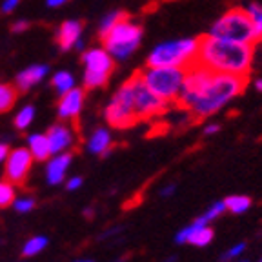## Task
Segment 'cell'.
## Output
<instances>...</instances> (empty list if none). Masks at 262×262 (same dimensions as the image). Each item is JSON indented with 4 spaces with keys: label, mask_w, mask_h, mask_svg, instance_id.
<instances>
[{
    "label": "cell",
    "mask_w": 262,
    "mask_h": 262,
    "mask_svg": "<svg viewBox=\"0 0 262 262\" xmlns=\"http://www.w3.org/2000/svg\"><path fill=\"white\" fill-rule=\"evenodd\" d=\"M213 237H215V231L208 224L199 226L193 222V224L186 226L184 229H180L175 237V242H179V244L189 242V244L196 246V248H204V246H208L213 241Z\"/></svg>",
    "instance_id": "obj_11"
},
{
    "label": "cell",
    "mask_w": 262,
    "mask_h": 262,
    "mask_svg": "<svg viewBox=\"0 0 262 262\" xmlns=\"http://www.w3.org/2000/svg\"><path fill=\"white\" fill-rule=\"evenodd\" d=\"M18 4V0H4V4H2V13H11L13 9L16 8Z\"/></svg>",
    "instance_id": "obj_32"
},
{
    "label": "cell",
    "mask_w": 262,
    "mask_h": 262,
    "mask_svg": "<svg viewBox=\"0 0 262 262\" xmlns=\"http://www.w3.org/2000/svg\"><path fill=\"white\" fill-rule=\"evenodd\" d=\"M255 57V46L242 42L204 35L199 38L195 53V64L215 73H229L248 77Z\"/></svg>",
    "instance_id": "obj_2"
},
{
    "label": "cell",
    "mask_w": 262,
    "mask_h": 262,
    "mask_svg": "<svg viewBox=\"0 0 262 262\" xmlns=\"http://www.w3.org/2000/svg\"><path fill=\"white\" fill-rule=\"evenodd\" d=\"M48 142H49V151L51 153H62L64 149L73 144V133L68 126L64 124H55L49 127L48 131Z\"/></svg>",
    "instance_id": "obj_14"
},
{
    "label": "cell",
    "mask_w": 262,
    "mask_h": 262,
    "mask_svg": "<svg viewBox=\"0 0 262 262\" xmlns=\"http://www.w3.org/2000/svg\"><path fill=\"white\" fill-rule=\"evenodd\" d=\"M253 86H255V90H257L258 93H262V78H257V80L253 82Z\"/></svg>",
    "instance_id": "obj_37"
},
{
    "label": "cell",
    "mask_w": 262,
    "mask_h": 262,
    "mask_svg": "<svg viewBox=\"0 0 262 262\" xmlns=\"http://www.w3.org/2000/svg\"><path fill=\"white\" fill-rule=\"evenodd\" d=\"M31 164L33 157L29 149L18 147V149H13L11 153H8V157H6V179H8V182L22 184L28 177L29 169H31Z\"/></svg>",
    "instance_id": "obj_10"
},
{
    "label": "cell",
    "mask_w": 262,
    "mask_h": 262,
    "mask_svg": "<svg viewBox=\"0 0 262 262\" xmlns=\"http://www.w3.org/2000/svg\"><path fill=\"white\" fill-rule=\"evenodd\" d=\"M6 157H8V146H6V144H0V162H2Z\"/></svg>",
    "instance_id": "obj_35"
},
{
    "label": "cell",
    "mask_w": 262,
    "mask_h": 262,
    "mask_svg": "<svg viewBox=\"0 0 262 262\" xmlns=\"http://www.w3.org/2000/svg\"><path fill=\"white\" fill-rule=\"evenodd\" d=\"M46 73H48V68H46V66H42V64L29 66V68H26L24 71H20L18 77H16V90L28 91L29 88L38 84V82L46 77Z\"/></svg>",
    "instance_id": "obj_15"
},
{
    "label": "cell",
    "mask_w": 262,
    "mask_h": 262,
    "mask_svg": "<svg viewBox=\"0 0 262 262\" xmlns=\"http://www.w3.org/2000/svg\"><path fill=\"white\" fill-rule=\"evenodd\" d=\"M226 211H231L233 215H241L246 213L251 208V199L246 195H231L228 199H224Z\"/></svg>",
    "instance_id": "obj_20"
},
{
    "label": "cell",
    "mask_w": 262,
    "mask_h": 262,
    "mask_svg": "<svg viewBox=\"0 0 262 262\" xmlns=\"http://www.w3.org/2000/svg\"><path fill=\"white\" fill-rule=\"evenodd\" d=\"M246 86H248V77L211 71L195 93L180 95L177 98V106L180 110H186L196 120L208 119L228 106L233 98L242 95Z\"/></svg>",
    "instance_id": "obj_1"
},
{
    "label": "cell",
    "mask_w": 262,
    "mask_h": 262,
    "mask_svg": "<svg viewBox=\"0 0 262 262\" xmlns=\"http://www.w3.org/2000/svg\"><path fill=\"white\" fill-rule=\"evenodd\" d=\"M84 62V86L86 90L104 88L115 71V58L104 48L90 49L82 55Z\"/></svg>",
    "instance_id": "obj_8"
},
{
    "label": "cell",
    "mask_w": 262,
    "mask_h": 262,
    "mask_svg": "<svg viewBox=\"0 0 262 262\" xmlns=\"http://www.w3.org/2000/svg\"><path fill=\"white\" fill-rule=\"evenodd\" d=\"M106 120L111 127H117V129H127L139 122L137 115L133 113L129 102H127V98L124 97L120 90L111 97L110 104L106 106Z\"/></svg>",
    "instance_id": "obj_9"
},
{
    "label": "cell",
    "mask_w": 262,
    "mask_h": 262,
    "mask_svg": "<svg viewBox=\"0 0 262 262\" xmlns=\"http://www.w3.org/2000/svg\"><path fill=\"white\" fill-rule=\"evenodd\" d=\"M33 117H35V107L33 106L22 107V110L18 111V115H16V120H15L16 127H18V129H26V127L31 124Z\"/></svg>",
    "instance_id": "obj_25"
},
{
    "label": "cell",
    "mask_w": 262,
    "mask_h": 262,
    "mask_svg": "<svg viewBox=\"0 0 262 262\" xmlns=\"http://www.w3.org/2000/svg\"><path fill=\"white\" fill-rule=\"evenodd\" d=\"M258 262H262V258H260V260H258Z\"/></svg>",
    "instance_id": "obj_40"
},
{
    "label": "cell",
    "mask_w": 262,
    "mask_h": 262,
    "mask_svg": "<svg viewBox=\"0 0 262 262\" xmlns=\"http://www.w3.org/2000/svg\"><path fill=\"white\" fill-rule=\"evenodd\" d=\"M144 37L142 26L133 22L129 15L122 20H119L110 31H106L100 37L102 48L115 58V60H126L139 49Z\"/></svg>",
    "instance_id": "obj_3"
},
{
    "label": "cell",
    "mask_w": 262,
    "mask_h": 262,
    "mask_svg": "<svg viewBox=\"0 0 262 262\" xmlns=\"http://www.w3.org/2000/svg\"><path fill=\"white\" fill-rule=\"evenodd\" d=\"M110 146H111L110 131L104 129V127L95 131L93 137H91V140H90V151L95 153V155H104V153L110 149Z\"/></svg>",
    "instance_id": "obj_18"
},
{
    "label": "cell",
    "mask_w": 262,
    "mask_h": 262,
    "mask_svg": "<svg viewBox=\"0 0 262 262\" xmlns=\"http://www.w3.org/2000/svg\"><path fill=\"white\" fill-rule=\"evenodd\" d=\"M126 16H127V13H124V11H111V13H107V15L102 18V22H100V28H98V35L102 37L104 33L110 31V29L113 28V26L117 24V22L122 20V18H126Z\"/></svg>",
    "instance_id": "obj_24"
},
{
    "label": "cell",
    "mask_w": 262,
    "mask_h": 262,
    "mask_svg": "<svg viewBox=\"0 0 262 262\" xmlns=\"http://www.w3.org/2000/svg\"><path fill=\"white\" fill-rule=\"evenodd\" d=\"M29 153L35 160H48L51 151H49V142L46 135H31L29 137Z\"/></svg>",
    "instance_id": "obj_17"
},
{
    "label": "cell",
    "mask_w": 262,
    "mask_h": 262,
    "mask_svg": "<svg viewBox=\"0 0 262 262\" xmlns=\"http://www.w3.org/2000/svg\"><path fill=\"white\" fill-rule=\"evenodd\" d=\"M28 28H29L28 20H18V22H15V24L11 26V31L13 33H22V31H26Z\"/></svg>",
    "instance_id": "obj_31"
},
{
    "label": "cell",
    "mask_w": 262,
    "mask_h": 262,
    "mask_svg": "<svg viewBox=\"0 0 262 262\" xmlns=\"http://www.w3.org/2000/svg\"><path fill=\"white\" fill-rule=\"evenodd\" d=\"M51 86L58 91V95H62L73 88V77H71V73H68V71H58V73L51 78Z\"/></svg>",
    "instance_id": "obj_22"
},
{
    "label": "cell",
    "mask_w": 262,
    "mask_h": 262,
    "mask_svg": "<svg viewBox=\"0 0 262 262\" xmlns=\"http://www.w3.org/2000/svg\"><path fill=\"white\" fill-rule=\"evenodd\" d=\"M244 9L248 11V15H250L251 24H253L258 40L262 42V4H257V2H253V4L246 6Z\"/></svg>",
    "instance_id": "obj_21"
},
{
    "label": "cell",
    "mask_w": 262,
    "mask_h": 262,
    "mask_svg": "<svg viewBox=\"0 0 262 262\" xmlns=\"http://www.w3.org/2000/svg\"><path fill=\"white\" fill-rule=\"evenodd\" d=\"M15 201V189L9 182H0V208H8Z\"/></svg>",
    "instance_id": "obj_26"
},
{
    "label": "cell",
    "mask_w": 262,
    "mask_h": 262,
    "mask_svg": "<svg viewBox=\"0 0 262 262\" xmlns=\"http://www.w3.org/2000/svg\"><path fill=\"white\" fill-rule=\"evenodd\" d=\"M241 262H248V260H241Z\"/></svg>",
    "instance_id": "obj_39"
},
{
    "label": "cell",
    "mask_w": 262,
    "mask_h": 262,
    "mask_svg": "<svg viewBox=\"0 0 262 262\" xmlns=\"http://www.w3.org/2000/svg\"><path fill=\"white\" fill-rule=\"evenodd\" d=\"M146 84L157 97L166 102H177L186 77V68L179 66H147L146 70L139 71Z\"/></svg>",
    "instance_id": "obj_5"
},
{
    "label": "cell",
    "mask_w": 262,
    "mask_h": 262,
    "mask_svg": "<svg viewBox=\"0 0 262 262\" xmlns=\"http://www.w3.org/2000/svg\"><path fill=\"white\" fill-rule=\"evenodd\" d=\"M208 35L251 46H257L260 42L257 33H255L253 24H251L250 15H248V11L244 8H233L226 11L221 18L213 22Z\"/></svg>",
    "instance_id": "obj_4"
},
{
    "label": "cell",
    "mask_w": 262,
    "mask_h": 262,
    "mask_svg": "<svg viewBox=\"0 0 262 262\" xmlns=\"http://www.w3.org/2000/svg\"><path fill=\"white\" fill-rule=\"evenodd\" d=\"M71 159L73 157L70 155V153H58L57 157H55L53 160H49L48 164V182L49 184H60L62 179H64L66 171H68V168H70L71 164Z\"/></svg>",
    "instance_id": "obj_16"
},
{
    "label": "cell",
    "mask_w": 262,
    "mask_h": 262,
    "mask_svg": "<svg viewBox=\"0 0 262 262\" xmlns=\"http://www.w3.org/2000/svg\"><path fill=\"white\" fill-rule=\"evenodd\" d=\"M219 131H221V124H208V126H204V135L211 137V135H217Z\"/></svg>",
    "instance_id": "obj_30"
},
{
    "label": "cell",
    "mask_w": 262,
    "mask_h": 262,
    "mask_svg": "<svg viewBox=\"0 0 262 262\" xmlns=\"http://www.w3.org/2000/svg\"><path fill=\"white\" fill-rule=\"evenodd\" d=\"M226 211V206H224V201H221V202H215V204L211 206V208L208 209V211L204 213V215H201L199 219H195V224H199V226H206V224H209L211 221H215L217 217H221L222 213Z\"/></svg>",
    "instance_id": "obj_23"
},
{
    "label": "cell",
    "mask_w": 262,
    "mask_h": 262,
    "mask_svg": "<svg viewBox=\"0 0 262 262\" xmlns=\"http://www.w3.org/2000/svg\"><path fill=\"white\" fill-rule=\"evenodd\" d=\"M48 2L49 8H58V6H64L66 2H70V0H46Z\"/></svg>",
    "instance_id": "obj_34"
},
{
    "label": "cell",
    "mask_w": 262,
    "mask_h": 262,
    "mask_svg": "<svg viewBox=\"0 0 262 262\" xmlns=\"http://www.w3.org/2000/svg\"><path fill=\"white\" fill-rule=\"evenodd\" d=\"M122 93L126 95V98L129 100L131 110L137 115V119L140 120H147L153 119L157 115H162L168 107V102L162 100L160 97H157L149 88L144 84L140 73H135L131 78H127L120 86Z\"/></svg>",
    "instance_id": "obj_6"
},
{
    "label": "cell",
    "mask_w": 262,
    "mask_h": 262,
    "mask_svg": "<svg viewBox=\"0 0 262 262\" xmlns=\"http://www.w3.org/2000/svg\"><path fill=\"white\" fill-rule=\"evenodd\" d=\"M80 262H91V260H80Z\"/></svg>",
    "instance_id": "obj_38"
},
{
    "label": "cell",
    "mask_w": 262,
    "mask_h": 262,
    "mask_svg": "<svg viewBox=\"0 0 262 262\" xmlns=\"http://www.w3.org/2000/svg\"><path fill=\"white\" fill-rule=\"evenodd\" d=\"M82 29H84V24L78 20L62 22L57 29V35H55V42H57V46L62 49V51H68V49H71L78 40H80Z\"/></svg>",
    "instance_id": "obj_13"
},
{
    "label": "cell",
    "mask_w": 262,
    "mask_h": 262,
    "mask_svg": "<svg viewBox=\"0 0 262 262\" xmlns=\"http://www.w3.org/2000/svg\"><path fill=\"white\" fill-rule=\"evenodd\" d=\"M16 97H18V90L15 86L0 82V113L11 110L16 102Z\"/></svg>",
    "instance_id": "obj_19"
},
{
    "label": "cell",
    "mask_w": 262,
    "mask_h": 262,
    "mask_svg": "<svg viewBox=\"0 0 262 262\" xmlns=\"http://www.w3.org/2000/svg\"><path fill=\"white\" fill-rule=\"evenodd\" d=\"M33 206H35V201H31V199H20V201L15 202V208L16 211H29V209H33Z\"/></svg>",
    "instance_id": "obj_29"
},
{
    "label": "cell",
    "mask_w": 262,
    "mask_h": 262,
    "mask_svg": "<svg viewBox=\"0 0 262 262\" xmlns=\"http://www.w3.org/2000/svg\"><path fill=\"white\" fill-rule=\"evenodd\" d=\"M84 106V90L80 88H71L70 91L60 95L58 100V117L60 119H75L80 113Z\"/></svg>",
    "instance_id": "obj_12"
},
{
    "label": "cell",
    "mask_w": 262,
    "mask_h": 262,
    "mask_svg": "<svg viewBox=\"0 0 262 262\" xmlns=\"http://www.w3.org/2000/svg\"><path fill=\"white\" fill-rule=\"evenodd\" d=\"M46 244H48V241H46L44 237H33L31 241H29L28 244L24 246V255H26V257H31V255H37L38 251L44 250Z\"/></svg>",
    "instance_id": "obj_27"
},
{
    "label": "cell",
    "mask_w": 262,
    "mask_h": 262,
    "mask_svg": "<svg viewBox=\"0 0 262 262\" xmlns=\"http://www.w3.org/2000/svg\"><path fill=\"white\" fill-rule=\"evenodd\" d=\"M80 186H82L80 177H73V179L68 182V189H71V191H73V189H77V188H80Z\"/></svg>",
    "instance_id": "obj_33"
},
{
    "label": "cell",
    "mask_w": 262,
    "mask_h": 262,
    "mask_svg": "<svg viewBox=\"0 0 262 262\" xmlns=\"http://www.w3.org/2000/svg\"><path fill=\"white\" fill-rule=\"evenodd\" d=\"M244 250H246V242H238V244H235L233 248H229V250L226 251L224 255H222V257H221V262H229V260H233V258H237L238 255H241Z\"/></svg>",
    "instance_id": "obj_28"
},
{
    "label": "cell",
    "mask_w": 262,
    "mask_h": 262,
    "mask_svg": "<svg viewBox=\"0 0 262 262\" xmlns=\"http://www.w3.org/2000/svg\"><path fill=\"white\" fill-rule=\"evenodd\" d=\"M173 191H175V184L168 186V188H164V189H162V195H164V196H169Z\"/></svg>",
    "instance_id": "obj_36"
},
{
    "label": "cell",
    "mask_w": 262,
    "mask_h": 262,
    "mask_svg": "<svg viewBox=\"0 0 262 262\" xmlns=\"http://www.w3.org/2000/svg\"><path fill=\"white\" fill-rule=\"evenodd\" d=\"M199 38H179L157 44L147 55V66H179L188 68L193 64Z\"/></svg>",
    "instance_id": "obj_7"
}]
</instances>
